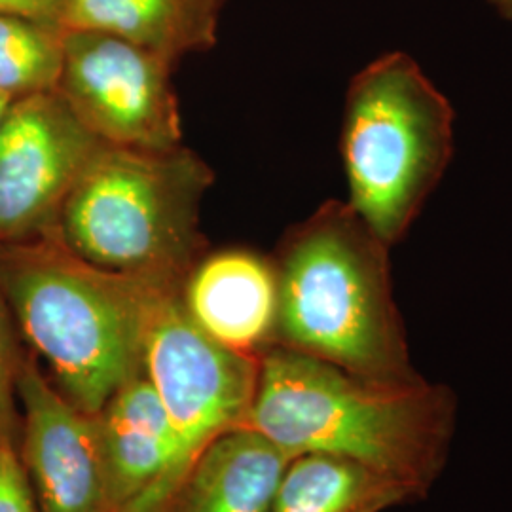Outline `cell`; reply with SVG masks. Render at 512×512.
I'll use <instances>...</instances> for the list:
<instances>
[{
    "instance_id": "obj_1",
    "label": "cell",
    "mask_w": 512,
    "mask_h": 512,
    "mask_svg": "<svg viewBox=\"0 0 512 512\" xmlns=\"http://www.w3.org/2000/svg\"><path fill=\"white\" fill-rule=\"evenodd\" d=\"M183 281L118 274L67 247L59 230L0 243V294L50 382L82 414L145 374V336L160 296Z\"/></svg>"
},
{
    "instance_id": "obj_2",
    "label": "cell",
    "mask_w": 512,
    "mask_h": 512,
    "mask_svg": "<svg viewBox=\"0 0 512 512\" xmlns=\"http://www.w3.org/2000/svg\"><path fill=\"white\" fill-rule=\"evenodd\" d=\"M456 425L448 387L425 380L378 385L338 366L268 349L260 359L255 401L243 427L291 458L330 454L393 476L423 497L446 463Z\"/></svg>"
},
{
    "instance_id": "obj_3",
    "label": "cell",
    "mask_w": 512,
    "mask_h": 512,
    "mask_svg": "<svg viewBox=\"0 0 512 512\" xmlns=\"http://www.w3.org/2000/svg\"><path fill=\"white\" fill-rule=\"evenodd\" d=\"M391 247L348 202L323 203L274 256V348L338 366L378 385L418 384L393 296Z\"/></svg>"
},
{
    "instance_id": "obj_4",
    "label": "cell",
    "mask_w": 512,
    "mask_h": 512,
    "mask_svg": "<svg viewBox=\"0 0 512 512\" xmlns=\"http://www.w3.org/2000/svg\"><path fill=\"white\" fill-rule=\"evenodd\" d=\"M215 171L194 150L101 145L61 209L59 236L99 268L183 281L205 255L200 209Z\"/></svg>"
},
{
    "instance_id": "obj_5",
    "label": "cell",
    "mask_w": 512,
    "mask_h": 512,
    "mask_svg": "<svg viewBox=\"0 0 512 512\" xmlns=\"http://www.w3.org/2000/svg\"><path fill=\"white\" fill-rule=\"evenodd\" d=\"M454 109L404 52H389L349 84L342 158L349 207L389 247L408 234L454 156Z\"/></svg>"
},
{
    "instance_id": "obj_6",
    "label": "cell",
    "mask_w": 512,
    "mask_h": 512,
    "mask_svg": "<svg viewBox=\"0 0 512 512\" xmlns=\"http://www.w3.org/2000/svg\"><path fill=\"white\" fill-rule=\"evenodd\" d=\"M179 289L181 285L167 289L156 302L143 357L173 439L160 512L169 511L203 450L222 433L245 425L262 359L241 355L209 338L184 311Z\"/></svg>"
},
{
    "instance_id": "obj_7",
    "label": "cell",
    "mask_w": 512,
    "mask_h": 512,
    "mask_svg": "<svg viewBox=\"0 0 512 512\" xmlns=\"http://www.w3.org/2000/svg\"><path fill=\"white\" fill-rule=\"evenodd\" d=\"M173 61L101 31L63 33L57 92L82 126L112 147H183Z\"/></svg>"
},
{
    "instance_id": "obj_8",
    "label": "cell",
    "mask_w": 512,
    "mask_h": 512,
    "mask_svg": "<svg viewBox=\"0 0 512 512\" xmlns=\"http://www.w3.org/2000/svg\"><path fill=\"white\" fill-rule=\"evenodd\" d=\"M101 145L57 90L14 99L0 120V243L55 230Z\"/></svg>"
},
{
    "instance_id": "obj_9",
    "label": "cell",
    "mask_w": 512,
    "mask_h": 512,
    "mask_svg": "<svg viewBox=\"0 0 512 512\" xmlns=\"http://www.w3.org/2000/svg\"><path fill=\"white\" fill-rule=\"evenodd\" d=\"M18 404V456L38 512H109L95 420L63 399L29 348Z\"/></svg>"
},
{
    "instance_id": "obj_10",
    "label": "cell",
    "mask_w": 512,
    "mask_h": 512,
    "mask_svg": "<svg viewBox=\"0 0 512 512\" xmlns=\"http://www.w3.org/2000/svg\"><path fill=\"white\" fill-rule=\"evenodd\" d=\"M179 296L188 317L220 346L249 357L274 348V258L238 247L205 253L184 275Z\"/></svg>"
},
{
    "instance_id": "obj_11",
    "label": "cell",
    "mask_w": 512,
    "mask_h": 512,
    "mask_svg": "<svg viewBox=\"0 0 512 512\" xmlns=\"http://www.w3.org/2000/svg\"><path fill=\"white\" fill-rule=\"evenodd\" d=\"M291 456L251 427L213 440L167 512H270Z\"/></svg>"
},
{
    "instance_id": "obj_12",
    "label": "cell",
    "mask_w": 512,
    "mask_h": 512,
    "mask_svg": "<svg viewBox=\"0 0 512 512\" xmlns=\"http://www.w3.org/2000/svg\"><path fill=\"white\" fill-rule=\"evenodd\" d=\"M226 0H67L63 31H101L177 63L217 44Z\"/></svg>"
},
{
    "instance_id": "obj_13",
    "label": "cell",
    "mask_w": 512,
    "mask_h": 512,
    "mask_svg": "<svg viewBox=\"0 0 512 512\" xmlns=\"http://www.w3.org/2000/svg\"><path fill=\"white\" fill-rule=\"evenodd\" d=\"M420 499L410 486L353 459L300 454L279 482L270 512H385Z\"/></svg>"
},
{
    "instance_id": "obj_14",
    "label": "cell",
    "mask_w": 512,
    "mask_h": 512,
    "mask_svg": "<svg viewBox=\"0 0 512 512\" xmlns=\"http://www.w3.org/2000/svg\"><path fill=\"white\" fill-rule=\"evenodd\" d=\"M63 33L0 14V95L14 101L54 92L63 71Z\"/></svg>"
},
{
    "instance_id": "obj_15",
    "label": "cell",
    "mask_w": 512,
    "mask_h": 512,
    "mask_svg": "<svg viewBox=\"0 0 512 512\" xmlns=\"http://www.w3.org/2000/svg\"><path fill=\"white\" fill-rule=\"evenodd\" d=\"M19 332L2 294H0V444L18 446L19 404L18 372L25 348L19 344Z\"/></svg>"
},
{
    "instance_id": "obj_16",
    "label": "cell",
    "mask_w": 512,
    "mask_h": 512,
    "mask_svg": "<svg viewBox=\"0 0 512 512\" xmlns=\"http://www.w3.org/2000/svg\"><path fill=\"white\" fill-rule=\"evenodd\" d=\"M0 512H38L18 446L12 442L0 444Z\"/></svg>"
},
{
    "instance_id": "obj_17",
    "label": "cell",
    "mask_w": 512,
    "mask_h": 512,
    "mask_svg": "<svg viewBox=\"0 0 512 512\" xmlns=\"http://www.w3.org/2000/svg\"><path fill=\"white\" fill-rule=\"evenodd\" d=\"M65 4L67 0H0V14L29 19L63 31Z\"/></svg>"
},
{
    "instance_id": "obj_18",
    "label": "cell",
    "mask_w": 512,
    "mask_h": 512,
    "mask_svg": "<svg viewBox=\"0 0 512 512\" xmlns=\"http://www.w3.org/2000/svg\"><path fill=\"white\" fill-rule=\"evenodd\" d=\"M488 4L494 8L501 18L512 21V0H488Z\"/></svg>"
},
{
    "instance_id": "obj_19",
    "label": "cell",
    "mask_w": 512,
    "mask_h": 512,
    "mask_svg": "<svg viewBox=\"0 0 512 512\" xmlns=\"http://www.w3.org/2000/svg\"><path fill=\"white\" fill-rule=\"evenodd\" d=\"M10 103H12V99H8V97L0 95V120H2V116H4V112H6Z\"/></svg>"
}]
</instances>
